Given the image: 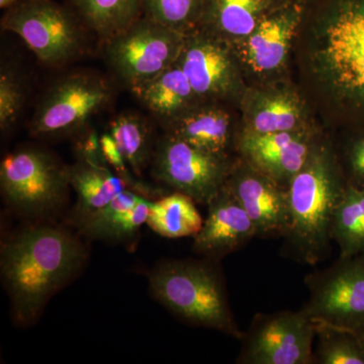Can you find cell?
Segmentation results:
<instances>
[{"instance_id": "obj_1", "label": "cell", "mask_w": 364, "mask_h": 364, "mask_svg": "<svg viewBox=\"0 0 364 364\" xmlns=\"http://www.w3.org/2000/svg\"><path fill=\"white\" fill-rule=\"evenodd\" d=\"M86 258L82 241L61 227H28L2 242L0 268L14 320L23 326L35 322Z\"/></svg>"}, {"instance_id": "obj_2", "label": "cell", "mask_w": 364, "mask_h": 364, "mask_svg": "<svg viewBox=\"0 0 364 364\" xmlns=\"http://www.w3.org/2000/svg\"><path fill=\"white\" fill-rule=\"evenodd\" d=\"M331 158L326 151L312 147L287 189L284 251L304 264L316 265L331 254L335 212L348 186Z\"/></svg>"}, {"instance_id": "obj_3", "label": "cell", "mask_w": 364, "mask_h": 364, "mask_svg": "<svg viewBox=\"0 0 364 364\" xmlns=\"http://www.w3.org/2000/svg\"><path fill=\"white\" fill-rule=\"evenodd\" d=\"M218 262L208 258L163 261L149 272L150 291L184 322L241 340L244 332L230 308Z\"/></svg>"}, {"instance_id": "obj_4", "label": "cell", "mask_w": 364, "mask_h": 364, "mask_svg": "<svg viewBox=\"0 0 364 364\" xmlns=\"http://www.w3.org/2000/svg\"><path fill=\"white\" fill-rule=\"evenodd\" d=\"M0 184L14 210L26 217H45L65 202L71 186L69 166L44 150L23 148L2 160Z\"/></svg>"}, {"instance_id": "obj_5", "label": "cell", "mask_w": 364, "mask_h": 364, "mask_svg": "<svg viewBox=\"0 0 364 364\" xmlns=\"http://www.w3.org/2000/svg\"><path fill=\"white\" fill-rule=\"evenodd\" d=\"M2 28L16 33L47 65H64L85 51L82 28L69 11L52 0L16 2L4 14Z\"/></svg>"}, {"instance_id": "obj_6", "label": "cell", "mask_w": 364, "mask_h": 364, "mask_svg": "<svg viewBox=\"0 0 364 364\" xmlns=\"http://www.w3.org/2000/svg\"><path fill=\"white\" fill-rule=\"evenodd\" d=\"M183 35L156 21L139 18L107 42L109 63L130 90L173 65L181 55Z\"/></svg>"}, {"instance_id": "obj_7", "label": "cell", "mask_w": 364, "mask_h": 364, "mask_svg": "<svg viewBox=\"0 0 364 364\" xmlns=\"http://www.w3.org/2000/svg\"><path fill=\"white\" fill-rule=\"evenodd\" d=\"M111 98V85L102 76L90 72L68 74L45 93L33 114L31 132L43 138L76 133Z\"/></svg>"}, {"instance_id": "obj_8", "label": "cell", "mask_w": 364, "mask_h": 364, "mask_svg": "<svg viewBox=\"0 0 364 364\" xmlns=\"http://www.w3.org/2000/svg\"><path fill=\"white\" fill-rule=\"evenodd\" d=\"M308 301L301 310L314 322L354 330L364 326V253L341 257L305 277Z\"/></svg>"}, {"instance_id": "obj_9", "label": "cell", "mask_w": 364, "mask_h": 364, "mask_svg": "<svg viewBox=\"0 0 364 364\" xmlns=\"http://www.w3.org/2000/svg\"><path fill=\"white\" fill-rule=\"evenodd\" d=\"M315 323L303 310L256 314L236 363L312 364Z\"/></svg>"}, {"instance_id": "obj_10", "label": "cell", "mask_w": 364, "mask_h": 364, "mask_svg": "<svg viewBox=\"0 0 364 364\" xmlns=\"http://www.w3.org/2000/svg\"><path fill=\"white\" fill-rule=\"evenodd\" d=\"M151 165L157 181L205 205L226 184L232 170L226 156L198 149L169 133L157 141Z\"/></svg>"}, {"instance_id": "obj_11", "label": "cell", "mask_w": 364, "mask_h": 364, "mask_svg": "<svg viewBox=\"0 0 364 364\" xmlns=\"http://www.w3.org/2000/svg\"><path fill=\"white\" fill-rule=\"evenodd\" d=\"M226 186L252 220L257 237H284L289 223L287 189L247 161L244 168L231 170Z\"/></svg>"}, {"instance_id": "obj_12", "label": "cell", "mask_w": 364, "mask_h": 364, "mask_svg": "<svg viewBox=\"0 0 364 364\" xmlns=\"http://www.w3.org/2000/svg\"><path fill=\"white\" fill-rule=\"evenodd\" d=\"M208 217L193 237V250L220 261L257 237L252 220L226 184L207 205Z\"/></svg>"}, {"instance_id": "obj_13", "label": "cell", "mask_w": 364, "mask_h": 364, "mask_svg": "<svg viewBox=\"0 0 364 364\" xmlns=\"http://www.w3.org/2000/svg\"><path fill=\"white\" fill-rule=\"evenodd\" d=\"M312 147L306 136L294 132L245 133L239 141V150L246 161L282 188L286 184L287 189L305 165Z\"/></svg>"}, {"instance_id": "obj_14", "label": "cell", "mask_w": 364, "mask_h": 364, "mask_svg": "<svg viewBox=\"0 0 364 364\" xmlns=\"http://www.w3.org/2000/svg\"><path fill=\"white\" fill-rule=\"evenodd\" d=\"M326 59L337 82L364 95V6L342 11L327 30Z\"/></svg>"}, {"instance_id": "obj_15", "label": "cell", "mask_w": 364, "mask_h": 364, "mask_svg": "<svg viewBox=\"0 0 364 364\" xmlns=\"http://www.w3.org/2000/svg\"><path fill=\"white\" fill-rule=\"evenodd\" d=\"M176 63L198 97H217L230 90L233 67L227 50L208 38L183 39Z\"/></svg>"}, {"instance_id": "obj_16", "label": "cell", "mask_w": 364, "mask_h": 364, "mask_svg": "<svg viewBox=\"0 0 364 364\" xmlns=\"http://www.w3.org/2000/svg\"><path fill=\"white\" fill-rule=\"evenodd\" d=\"M150 205L147 198L127 189L104 208L74 222V225L91 240L126 241L146 224Z\"/></svg>"}, {"instance_id": "obj_17", "label": "cell", "mask_w": 364, "mask_h": 364, "mask_svg": "<svg viewBox=\"0 0 364 364\" xmlns=\"http://www.w3.org/2000/svg\"><path fill=\"white\" fill-rule=\"evenodd\" d=\"M299 20V11L294 7L260 21L245 49L246 59L254 70H273L284 62Z\"/></svg>"}, {"instance_id": "obj_18", "label": "cell", "mask_w": 364, "mask_h": 364, "mask_svg": "<svg viewBox=\"0 0 364 364\" xmlns=\"http://www.w3.org/2000/svg\"><path fill=\"white\" fill-rule=\"evenodd\" d=\"M69 181L78 198L72 214L73 223L104 208L129 189L126 182L112 173L107 165L82 159L69 166Z\"/></svg>"}, {"instance_id": "obj_19", "label": "cell", "mask_w": 364, "mask_h": 364, "mask_svg": "<svg viewBox=\"0 0 364 364\" xmlns=\"http://www.w3.org/2000/svg\"><path fill=\"white\" fill-rule=\"evenodd\" d=\"M169 134L193 147L226 156L231 140V119L217 107L189 109L169 121Z\"/></svg>"}, {"instance_id": "obj_20", "label": "cell", "mask_w": 364, "mask_h": 364, "mask_svg": "<svg viewBox=\"0 0 364 364\" xmlns=\"http://www.w3.org/2000/svg\"><path fill=\"white\" fill-rule=\"evenodd\" d=\"M130 90L149 111L168 122L191 109L193 98L198 97L176 62L156 77Z\"/></svg>"}, {"instance_id": "obj_21", "label": "cell", "mask_w": 364, "mask_h": 364, "mask_svg": "<svg viewBox=\"0 0 364 364\" xmlns=\"http://www.w3.org/2000/svg\"><path fill=\"white\" fill-rule=\"evenodd\" d=\"M191 196L176 191L151 202L148 225L164 238L195 237L202 230L203 220Z\"/></svg>"}, {"instance_id": "obj_22", "label": "cell", "mask_w": 364, "mask_h": 364, "mask_svg": "<svg viewBox=\"0 0 364 364\" xmlns=\"http://www.w3.org/2000/svg\"><path fill=\"white\" fill-rule=\"evenodd\" d=\"M109 134L136 177L152 163L156 143L147 119L136 114H119L109 123Z\"/></svg>"}, {"instance_id": "obj_23", "label": "cell", "mask_w": 364, "mask_h": 364, "mask_svg": "<svg viewBox=\"0 0 364 364\" xmlns=\"http://www.w3.org/2000/svg\"><path fill=\"white\" fill-rule=\"evenodd\" d=\"M270 0H205L210 23L230 37H247L256 30Z\"/></svg>"}, {"instance_id": "obj_24", "label": "cell", "mask_w": 364, "mask_h": 364, "mask_svg": "<svg viewBox=\"0 0 364 364\" xmlns=\"http://www.w3.org/2000/svg\"><path fill=\"white\" fill-rule=\"evenodd\" d=\"M86 25L107 41L139 18L142 0H73Z\"/></svg>"}, {"instance_id": "obj_25", "label": "cell", "mask_w": 364, "mask_h": 364, "mask_svg": "<svg viewBox=\"0 0 364 364\" xmlns=\"http://www.w3.org/2000/svg\"><path fill=\"white\" fill-rule=\"evenodd\" d=\"M332 239L341 257L364 253V189L347 186L335 212Z\"/></svg>"}, {"instance_id": "obj_26", "label": "cell", "mask_w": 364, "mask_h": 364, "mask_svg": "<svg viewBox=\"0 0 364 364\" xmlns=\"http://www.w3.org/2000/svg\"><path fill=\"white\" fill-rule=\"evenodd\" d=\"M317 346L315 364H364V350L355 333L324 322H314Z\"/></svg>"}, {"instance_id": "obj_27", "label": "cell", "mask_w": 364, "mask_h": 364, "mask_svg": "<svg viewBox=\"0 0 364 364\" xmlns=\"http://www.w3.org/2000/svg\"><path fill=\"white\" fill-rule=\"evenodd\" d=\"M299 121V109L293 98L287 95H277L263 102L253 117L252 126L248 133L294 132Z\"/></svg>"}, {"instance_id": "obj_28", "label": "cell", "mask_w": 364, "mask_h": 364, "mask_svg": "<svg viewBox=\"0 0 364 364\" xmlns=\"http://www.w3.org/2000/svg\"><path fill=\"white\" fill-rule=\"evenodd\" d=\"M205 0H142L146 16L160 25L182 33L203 9Z\"/></svg>"}, {"instance_id": "obj_29", "label": "cell", "mask_w": 364, "mask_h": 364, "mask_svg": "<svg viewBox=\"0 0 364 364\" xmlns=\"http://www.w3.org/2000/svg\"><path fill=\"white\" fill-rule=\"evenodd\" d=\"M26 102V90L13 69L2 67L0 73V129L2 133L18 123Z\"/></svg>"}, {"instance_id": "obj_30", "label": "cell", "mask_w": 364, "mask_h": 364, "mask_svg": "<svg viewBox=\"0 0 364 364\" xmlns=\"http://www.w3.org/2000/svg\"><path fill=\"white\" fill-rule=\"evenodd\" d=\"M347 186L364 189V136H358L347 148L345 153Z\"/></svg>"}, {"instance_id": "obj_31", "label": "cell", "mask_w": 364, "mask_h": 364, "mask_svg": "<svg viewBox=\"0 0 364 364\" xmlns=\"http://www.w3.org/2000/svg\"><path fill=\"white\" fill-rule=\"evenodd\" d=\"M75 150L77 152L78 159L100 165H107L102 154L100 136H98L95 131L85 132V135L81 136L76 143Z\"/></svg>"}, {"instance_id": "obj_32", "label": "cell", "mask_w": 364, "mask_h": 364, "mask_svg": "<svg viewBox=\"0 0 364 364\" xmlns=\"http://www.w3.org/2000/svg\"><path fill=\"white\" fill-rule=\"evenodd\" d=\"M353 332L355 333L356 336H358L359 342H360L361 346H363L364 350V326L363 327L354 330Z\"/></svg>"}, {"instance_id": "obj_33", "label": "cell", "mask_w": 364, "mask_h": 364, "mask_svg": "<svg viewBox=\"0 0 364 364\" xmlns=\"http://www.w3.org/2000/svg\"><path fill=\"white\" fill-rule=\"evenodd\" d=\"M18 1V0H0V7L6 9V7L14 6Z\"/></svg>"}]
</instances>
